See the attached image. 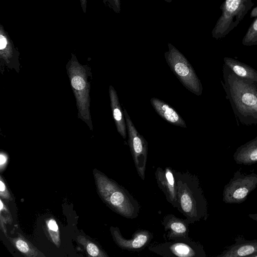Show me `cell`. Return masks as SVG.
Returning <instances> with one entry per match:
<instances>
[{"label": "cell", "instance_id": "1", "mask_svg": "<svg viewBox=\"0 0 257 257\" xmlns=\"http://www.w3.org/2000/svg\"><path fill=\"white\" fill-rule=\"evenodd\" d=\"M221 81L236 118L243 124H257V83L243 79L225 65Z\"/></svg>", "mask_w": 257, "mask_h": 257}, {"label": "cell", "instance_id": "2", "mask_svg": "<svg viewBox=\"0 0 257 257\" xmlns=\"http://www.w3.org/2000/svg\"><path fill=\"white\" fill-rule=\"evenodd\" d=\"M178 210L190 223L205 217L207 204L198 178L188 172H174Z\"/></svg>", "mask_w": 257, "mask_h": 257}, {"label": "cell", "instance_id": "3", "mask_svg": "<svg viewBox=\"0 0 257 257\" xmlns=\"http://www.w3.org/2000/svg\"><path fill=\"white\" fill-rule=\"evenodd\" d=\"M94 177L98 194L107 206L125 218L138 216L139 203L126 189L101 172H94Z\"/></svg>", "mask_w": 257, "mask_h": 257}, {"label": "cell", "instance_id": "4", "mask_svg": "<svg viewBox=\"0 0 257 257\" xmlns=\"http://www.w3.org/2000/svg\"><path fill=\"white\" fill-rule=\"evenodd\" d=\"M66 68L76 100L78 117L86 123L90 131H93L90 112V90L92 78L90 68L86 65L80 64L73 53Z\"/></svg>", "mask_w": 257, "mask_h": 257}, {"label": "cell", "instance_id": "5", "mask_svg": "<svg viewBox=\"0 0 257 257\" xmlns=\"http://www.w3.org/2000/svg\"><path fill=\"white\" fill-rule=\"evenodd\" d=\"M168 45L169 50L164 56L171 70L186 89L197 96L201 95L202 85L191 64L175 47L170 43Z\"/></svg>", "mask_w": 257, "mask_h": 257}, {"label": "cell", "instance_id": "6", "mask_svg": "<svg viewBox=\"0 0 257 257\" xmlns=\"http://www.w3.org/2000/svg\"><path fill=\"white\" fill-rule=\"evenodd\" d=\"M253 5L252 0H225L221 7L222 14L212 30V37L218 39L226 36Z\"/></svg>", "mask_w": 257, "mask_h": 257}, {"label": "cell", "instance_id": "7", "mask_svg": "<svg viewBox=\"0 0 257 257\" xmlns=\"http://www.w3.org/2000/svg\"><path fill=\"white\" fill-rule=\"evenodd\" d=\"M257 187V174H249L236 171L233 177L224 187L223 201L227 204H239L244 202L249 194Z\"/></svg>", "mask_w": 257, "mask_h": 257}, {"label": "cell", "instance_id": "8", "mask_svg": "<svg viewBox=\"0 0 257 257\" xmlns=\"http://www.w3.org/2000/svg\"><path fill=\"white\" fill-rule=\"evenodd\" d=\"M123 112L131 152L138 173L142 179L144 180L148 155V143L137 131L124 108Z\"/></svg>", "mask_w": 257, "mask_h": 257}, {"label": "cell", "instance_id": "9", "mask_svg": "<svg viewBox=\"0 0 257 257\" xmlns=\"http://www.w3.org/2000/svg\"><path fill=\"white\" fill-rule=\"evenodd\" d=\"M149 250L164 256L205 257L206 256L202 245L191 240H176L171 242L153 244Z\"/></svg>", "mask_w": 257, "mask_h": 257}, {"label": "cell", "instance_id": "10", "mask_svg": "<svg viewBox=\"0 0 257 257\" xmlns=\"http://www.w3.org/2000/svg\"><path fill=\"white\" fill-rule=\"evenodd\" d=\"M20 53L15 47L13 42L4 26L0 25V66H5L15 69L18 73L20 71V64L19 57Z\"/></svg>", "mask_w": 257, "mask_h": 257}, {"label": "cell", "instance_id": "11", "mask_svg": "<svg viewBox=\"0 0 257 257\" xmlns=\"http://www.w3.org/2000/svg\"><path fill=\"white\" fill-rule=\"evenodd\" d=\"M110 230L115 243L121 248L129 251L142 249L149 243L153 237L151 233L145 230L137 231L131 239L124 238L116 227L111 226Z\"/></svg>", "mask_w": 257, "mask_h": 257}, {"label": "cell", "instance_id": "12", "mask_svg": "<svg viewBox=\"0 0 257 257\" xmlns=\"http://www.w3.org/2000/svg\"><path fill=\"white\" fill-rule=\"evenodd\" d=\"M155 176L158 185L165 194L167 200L174 207L177 208L176 183L172 169L166 167L163 170L158 167L155 172Z\"/></svg>", "mask_w": 257, "mask_h": 257}, {"label": "cell", "instance_id": "13", "mask_svg": "<svg viewBox=\"0 0 257 257\" xmlns=\"http://www.w3.org/2000/svg\"><path fill=\"white\" fill-rule=\"evenodd\" d=\"M189 224L186 219H182L172 214L165 216L162 220V225L167 233L166 237L171 240L190 239L188 236Z\"/></svg>", "mask_w": 257, "mask_h": 257}, {"label": "cell", "instance_id": "14", "mask_svg": "<svg viewBox=\"0 0 257 257\" xmlns=\"http://www.w3.org/2000/svg\"><path fill=\"white\" fill-rule=\"evenodd\" d=\"M257 252V239L247 240L242 236L235 238V243L227 246L217 257L248 256Z\"/></svg>", "mask_w": 257, "mask_h": 257}, {"label": "cell", "instance_id": "15", "mask_svg": "<svg viewBox=\"0 0 257 257\" xmlns=\"http://www.w3.org/2000/svg\"><path fill=\"white\" fill-rule=\"evenodd\" d=\"M156 112L164 120L173 125L187 127L186 123L176 110L167 103L156 97L150 99Z\"/></svg>", "mask_w": 257, "mask_h": 257}, {"label": "cell", "instance_id": "16", "mask_svg": "<svg viewBox=\"0 0 257 257\" xmlns=\"http://www.w3.org/2000/svg\"><path fill=\"white\" fill-rule=\"evenodd\" d=\"M109 95L113 118L118 133L123 139L127 136V127L123 110L120 106L117 94L112 85L109 87Z\"/></svg>", "mask_w": 257, "mask_h": 257}, {"label": "cell", "instance_id": "17", "mask_svg": "<svg viewBox=\"0 0 257 257\" xmlns=\"http://www.w3.org/2000/svg\"><path fill=\"white\" fill-rule=\"evenodd\" d=\"M233 158L239 165H251L257 163V137L237 148Z\"/></svg>", "mask_w": 257, "mask_h": 257}, {"label": "cell", "instance_id": "18", "mask_svg": "<svg viewBox=\"0 0 257 257\" xmlns=\"http://www.w3.org/2000/svg\"><path fill=\"white\" fill-rule=\"evenodd\" d=\"M223 60L224 65L235 75L243 79L257 83V70L232 58L225 57Z\"/></svg>", "mask_w": 257, "mask_h": 257}, {"label": "cell", "instance_id": "19", "mask_svg": "<svg viewBox=\"0 0 257 257\" xmlns=\"http://www.w3.org/2000/svg\"><path fill=\"white\" fill-rule=\"evenodd\" d=\"M13 245L24 256L28 257H45V255L33 245L21 234L15 238L7 237Z\"/></svg>", "mask_w": 257, "mask_h": 257}, {"label": "cell", "instance_id": "20", "mask_svg": "<svg viewBox=\"0 0 257 257\" xmlns=\"http://www.w3.org/2000/svg\"><path fill=\"white\" fill-rule=\"evenodd\" d=\"M78 243L81 244L89 256L107 257V254L93 241L82 235L77 237Z\"/></svg>", "mask_w": 257, "mask_h": 257}, {"label": "cell", "instance_id": "21", "mask_svg": "<svg viewBox=\"0 0 257 257\" xmlns=\"http://www.w3.org/2000/svg\"><path fill=\"white\" fill-rule=\"evenodd\" d=\"M46 226L49 236L53 243L59 247L61 244L60 231L57 223L52 217L46 220Z\"/></svg>", "mask_w": 257, "mask_h": 257}, {"label": "cell", "instance_id": "22", "mask_svg": "<svg viewBox=\"0 0 257 257\" xmlns=\"http://www.w3.org/2000/svg\"><path fill=\"white\" fill-rule=\"evenodd\" d=\"M242 43L245 46L257 45V19L248 29Z\"/></svg>", "mask_w": 257, "mask_h": 257}, {"label": "cell", "instance_id": "23", "mask_svg": "<svg viewBox=\"0 0 257 257\" xmlns=\"http://www.w3.org/2000/svg\"><path fill=\"white\" fill-rule=\"evenodd\" d=\"M0 196L2 198L12 201V197L2 176H0Z\"/></svg>", "mask_w": 257, "mask_h": 257}, {"label": "cell", "instance_id": "24", "mask_svg": "<svg viewBox=\"0 0 257 257\" xmlns=\"http://www.w3.org/2000/svg\"><path fill=\"white\" fill-rule=\"evenodd\" d=\"M0 215L4 217L7 223L12 224L13 218L9 209L7 208L5 203L3 202L2 199H0Z\"/></svg>", "mask_w": 257, "mask_h": 257}, {"label": "cell", "instance_id": "25", "mask_svg": "<svg viewBox=\"0 0 257 257\" xmlns=\"http://www.w3.org/2000/svg\"><path fill=\"white\" fill-rule=\"evenodd\" d=\"M104 4L107 5L115 13L120 12V0H103Z\"/></svg>", "mask_w": 257, "mask_h": 257}, {"label": "cell", "instance_id": "26", "mask_svg": "<svg viewBox=\"0 0 257 257\" xmlns=\"http://www.w3.org/2000/svg\"><path fill=\"white\" fill-rule=\"evenodd\" d=\"M9 162V156L4 152L1 151L0 153V171L2 172L4 171Z\"/></svg>", "mask_w": 257, "mask_h": 257}, {"label": "cell", "instance_id": "27", "mask_svg": "<svg viewBox=\"0 0 257 257\" xmlns=\"http://www.w3.org/2000/svg\"><path fill=\"white\" fill-rule=\"evenodd\" d=\"M81 7L82 9L83 13H85L86 11L87 7V0H79Z\"/></svg>", "mask_w": 257, "mask_h": 257}, {"label": "cell", "instance_id": "28", "mask_svg": "<svg viewBox=\"0 0 257 257\" xmlns=\"http://www.w3.org/2000/svg\"><path fill=\"white\" fill-rule=\"evenodd\" d=\"M257 16V7L254 8L251 11L250 17H255Z\"/></svg>", "mask_w": 257, "mask_h": 257}, {"label": "cell", "instance_id": "29", "mask_svg": "<svg viewBox=\"0 0 257 257\" xmlns=\"http://www.w3.org/2000/svg\"><path fill=\"white\" fill-rule=\"evenodd\" d=\"M248 217L257 222V213L249 214L248 215Z\"/></svg>", "mask_w": 257, "mask_h": 257}, {"label": "cell", "instance_id": "30", "mask_svg": "<svg viewBox=\"0 0 257 257\" xmlns=\"http://www.w3.org/2000/svg\"><path fill=\"white\" fill-rule=\"evenodd\" d=\"M248 257H257V252L249 255Z\"/></svg>", "mask_w": 257, "mask_h": 257}, {"label": "cell", "instance_id": "31", "mask_svg": "<svg viewBox=\"0 0 257 257\" xmlns=\"http://www.w3.org/2000/svg\"><path fill=\"white\" fill-rule=\"evenodd\" d=\"M165 1V2H167L168 3H171V2H172L173 0H164Z\"/></svg>", "mask_w": 257, "mask_h": 257}]
</instances>
